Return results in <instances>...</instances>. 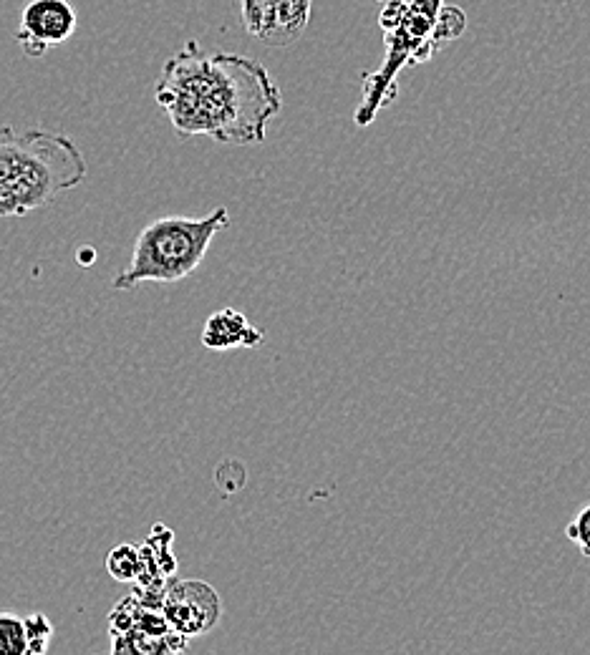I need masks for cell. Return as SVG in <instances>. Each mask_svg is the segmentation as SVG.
I'll list each match as a JSON object with an SVG mask.
<instances>
[{
    "instance_id": "cell-1",
    "label": "cell",
    "mask_w": 590,
    "mask_h": 655,
    "mask_svg": "<svg viewBox=\"0 0 590 655\" xmlns=\"http://www.w3.org/2000/svg\"><path fill=\"white\" fill-rule=\"evenodd\" d=\"M154 99L180 137L250 147L268 134L283 99L263 63L240 53H207L195 41L164 61Z\"/></svg>"
},
{
    "instance_id": "cell-2",
    "label": "cell",
    "mask_w": 590,
    "mask_h": 655,
    "mask_svg": "<svg viewBox=\"0 0 590 655\" xmlns=\"http://www.w3.org/2000/svg\"><path fill=\"white\" fill-rule=\"evenodd\" d=\"M86 179L84 154L66 134L0 126V220L46 210Z\"/></svg>"
},
{
    "instance_id": "cell-3",
    "label": "cell",
    "mask_w": 590,
    "mask_h": 655,
    "mask_svg": "<svg viewBox=\"0 0 590 655\" xmlns=\"http://www.w3.org/2000/svg\"><path fill=\"white\" fill-rule=\"evenodd\" d=\"M225 227H230L227 207H215L205 217H159L139 232L132 260L111 288L132 290L142 283L185 280L200 268L215 235Z\"/></svg>"
},
{
    "instance_id": "cell-4",
    "label": "cell",
    "mask_w": 590,
    "mask_h": 655,
    "mask_svg": "<svg viewBox=\"0 0 590 655\" xmlns=\"http://www.w3.org/2000/svg\"><path fill=\"white\" fill-rule=\"evenodd\" d=\"M444 0H404L399 21L384 31V61L364 76V99L356 109V126H369L386 104L396 99V79L406 66H422L444 43L439 11Z\"/></svg>"
},
{
    "instance_id": "cell-5",
    "label": "cell",
    "mask_w": 590,
    "mask_h": 655,
    "mask_svg": "<svg viewBox=\"0 0 590 655\" xmlns=\"http://www.w3.org/2000/svg\"><path fill=\"white\" fill-rule=\"evenodd\" d=\"M164 620L185 638L205 635L220 623L222 605L215 587L202 580H180L169 575L162 587V603H159Z\"/></svg>"
},
{
    "instance_id": "cell-6",
    "label": "cell",
    "mask_w": 590,
    "mask_h": 655,
    "mask_svg": "<svg viewBox=\"0 0 590 655\" xmlns=\"http://www.w3.org/2000/svg\"><path fill=\"white\" fill-rule=\"evenodd\" d=\"M313 0H243V26L265 46L283 48L306 33Z\"/></svg>"
},
{
    "instance_id": "cell-7",
    "label": "cell",
    "mask_w": 590,
    "mask_h": 655,
    "mask_svg": "<svg viewBox=\"0 0 590 655\" xmlns=\"http://www.w3.org/2000/svg\"><path fill=\"white\" fill-rule=\"evenodd\" d=\"M76 26L79 16L69 0H31L23 8L16 41L28 58H41L48 48L69 41Z\"/></svg>"
},
{
    "instance_id": "cell-8",
    "label": "cell",
    "mask_w": 590,
    "mask_h": 655,
    "mask_svg": "<svg viewBox=\"0 0 590 655\" xmlns=\"http://www.w3.org/2000/svg\"><path fill=\"white\" fill-rule=\"evenodd\" d=\"M263 341L265 333L255 328L243 313L232 308L212 313L205 320V328H202V346L210 348V351H230V348L253 351V348L263 346Z\"/></svg>"
},
{
    "instance_id": "cell-9",
    "label": "cell",
    "mask_w": 590,
    "mask_h": 655,
    "mask_svg": "<svg viewBox=\"0 0 590 655\" xmlns=\"http://www.w3.org/2000/svg\"><path fill=\"white\" fill-rule=\"evenodd\" d=\"M142 567V552L134 545H119L106 555V570L119 582H137Z\"/></svg>"
},
{
    "instance_id": "cell-10",
    "label": "cell",
    "mask_w": 590,
    "mask_h": 655,
    "mask_svg": "<svg viewBox=\"0 0 590 655\" xmlns=\"http://www.w3.org/2000/svg\"><path fill=\"white\" fill-rule=\"evenodd\" d=\"M0 655H28L26 628L16 613H0Z\"/></svg>"
},
{
    "instance_id": "cell-11",
    "label": "cell",
    "mask_w": 590,
    "mask_h": 655,
    "mask_svg": "<svg viewBox=\"0 0 590 655\" xmlns=\"http://www.w3.org/2000/svg\"><path fill=\"white\" fill-rule=\"evenodd\" d=\"M28 638V655H43L48 650V643L53 638V623L43 613H31L23 618Z\"/></svg>"
},
{
    "instance_id": "cell-12",
    "label": "cell",
    "mask_w": 590,
    "mask_h": 655,
    "mask_svg": "<svg viewBox=\"0 0 590 655\" xmlns=\"http://www.w3.org/2000/svg\"><path fill=\"white\" fill-rule=\"evenodd\" d=\"M565 535L585 557H590V502L573 517V522L565 527Z\"/></svg>"
},
{
    "instance_id": "cell-13",
    "label": "cell",
    "mask_w": 590,
    "mask_h": 655,
    "mask_svg": "<svg viewBox=\"0 0 590 655\" xmlns=\"http://www.w3.org/2000/svg\"><path fill=\"white\" fill-rule=\"evenodd\" d=\"M76 260H79L81 265H91V262L96 260V252H94V247H81V250H79V255H76Z\"/></svg>"
}]
</instances>
